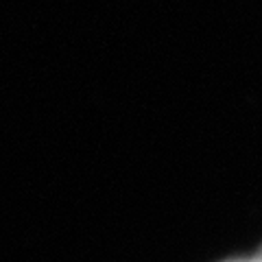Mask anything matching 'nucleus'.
I'll list each match as a JSON object with an SVG mask.
<instances>
[{
	"mask_svg": "<svg viewBox=\"0 0 262 262\" xmlns=\"http://www.w3.org/2000/svg\"><path fill=\"white\" fill-rule=\"evenodd\" d=\"M247 262H262V247L256 251V256H251V258H247Z\"/></svg>",
	"mask_w": 262,
	"mask_h": 262,
	"instance_id": "nucleus-1",
	"label": "nucleus"
},
{
	"mask_svg": "<svg viewBox=\"0 0 262 262\" xmlns=\"http://www.w3.org/2000/svg\"><path fill=\"white\" fill-rule=\"evenodd\" d=\"M223 262H247V258H234V260H223Z\"/></svg>",
	"mask_w": 262,
	"mask_h": 262,
	"instance_id": "nucleus-2",
	"label": "nucleus"
}]
</instances>
